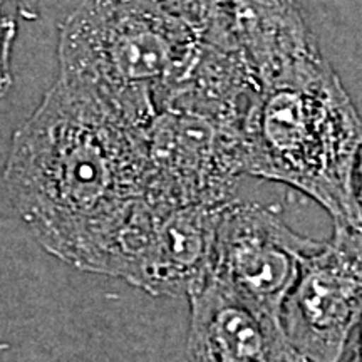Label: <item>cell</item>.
<instances>
[{"label": "cell", "mask_w": 362, "mask_h": 362, "mask_svg": "<svg viewBox=\"0 0 362 362\" xmlns=\"http://www.w3.org/2000/svg\"><path fill=\"white\" fill-rule=\"evenodd\" d=\"M148 131L57 79L12 136L4 171L11 202L45 250L69 264L117 208L143 197Z\"/></svg>", "instance_id": "6da1fadb"}, {"label": "cell", "mask_w": 362, "mask_h": 362, "mask_svg": "<svg viewBox=\"0 0 362 362\" xmlns=\"http://www.w3.org/2000/svg\"><path fill=\"white\" fill-rule=\"evenodd\" d=\"M240 131L247 175L288 185L334 223L362 230V117L322 54L259 84Z\"/></svg>", "instance_id": "7a4b0ae2"}, {"label": "cell", "mask_w": 362, "mask_h": 362, "mask_svg": "<svg viewBox=\"0 0 362 362\" xmlns=\"http://www.w3.org/2000/svg\"><path fill=\"white\" fill-rule=\"evenodd\" d=\"M200 44L156 0H81L59 29L61 78L151 128Z\"/></svg>", "instance_id": "3957f363"}, {"label": "cell", "mask_w": 362, "mask_h": 362, "mask_svg": "<svg viewBox=\"0 0 362 362\" xmlns=\"http://www.w3.org/2000/svg\"><path fill=\"white\" fill-rule=\"evenodd\" d=\"M245 173L242 131L183 111H161L146 139L143 197L161 210L233 202Z\"/></svg>", "instance_id": "277c9868"}, {"label": "cell", "mask_w": 362, "mask_h": 362, "mask_svg": "<svg viewBox=\"0 0 362 362\" xmlns=\"http://www.w3.org/2000/svg\"><path fill=\"white\" fill-rule=\"evenodd\" d=\"M279 319L305 362H341L362 320V230L334 223L329 242L305 259Z\"/></svg>", "instance_id": "5b68a950"}, {"label": "cell", "mask_w": 362, "mask_h": 362, "mask_svg": "<svg viewBox=\"0 0 362 362\" xmlns=\"http://www.w3.org/2000/svg\"><path fill=\"white\" fill-rule=\"evenodd\" d=\"M320 245L293 232L270 208L233 200L220 216L211 279L279 317L305 259Z\"/></svg>", "instance_id": "8992f818"}, {"label": "cell", "mask_w": 362, "mask_h": 362, "mask_svg": "<svg viewBox=\"0 0 362 362\" xmlns=\"http://www.w3.org/2000/svg\"><path fill=\"white\" fill-rule=\"evenodd\" d=\"M188 298L189 362H305L279 317L248 305L215 279Z\"/></svg>", "instance_id": "52a82bcc"}, {"label": "cell", "mask_w": 362, "mask_h": 362, "mask_svg": "<svg viewBox=\"0 0 362 362\" xmlns=\"http://www.w3.org/2000/svg\"><path fill=\"white\" fill-rule=\"evenodd\" d=\"M225 206L193 205L165 211L134 287L155 297H189L200 291L211 277Z\"/></svg>", "instance_id": "ba28073f"}, {"label": "cell", "mask_w": 362, "mask_h": 362, "mask_svg": "<svg viewBox=\"0 0 362 362\" xmlns=\"http://www.w3.org/2000/svg\"><path fill=\"white\" fill-rule=\"evenodd\" d=\"M232 37L259 84L320 56L297 0H232Z\"/></svg>", "instance_id": "9c48e42d"}, {"label": "cell", "mask_w": 362, "mask_h": 362, "mask_svg": "<svg viewBox=\"0 0 362 362\" xmlns=\"http://www.w3.org/2000/svg\"><path fill=\"white\" fill-rule=\"evenodd\" d=\"M176 19L187 24L200 40L237 49L232 37V0H156Z\"/></svg>", "instance_id": "30bf717a"}, {"label": "cell", "mask_w": 362, "mask_h": 362, "mask_svg": "<svg viewBox=\"0 0 362 362\" xmlns=\"http://www.w3.org/2000/svg\"><path fill=\"white\" fill-rule=\"evenodd\" d=\"M0 6V98L11 89L12 86V71H11V57L12 45L16 40L17 24L16 19L7 16Z\"/></svg>", "instance_id": "8fae6325"}, {"label": "cell", "mask_w": 362, "mask_h": 362, "mask_svg": "<svg viewBox=\"0 0 362 362\" xmlns=\"http://www.w3.org/2000/svg\"><path fill=\"white\" fill-rule=\"evenodd\" d=\"M42 0H0V6L12 4L21 17L27 21H34L39 17V6Z\"/></svg>", "instance_id": "7c38bea8"}, {"label": "cell", "mask_w": 362, "mask_h": 362, "mask_svg": "<svg viewBox=\"0 0 362 362\" xmlns=\"http://www.w3.org/2000/svg\"><path fill=\"white\" fill-rule=\"evenodd\" d=\"M356 330H357L356 341L352 342L351 351L347 349L344 352L341 362H362V320L356 327Z\"/></svg>", "instance_id": "4fadbf2b"}, {"label": "cell", "mask_w": 362, "mask_h": 362, "mask_svg": "<svg viewBox=\"0 0 362 362\" xmlns=\"http://www.w3.org/2000/svg\"><path fill=\"white\" fill-rule=\"evenodd\" d=\"M356 193L359 198V203L362 205V149L359 153V160L356 165Z\"/></svg>", "instance_id": "5bb4252c"}]
</instances>
